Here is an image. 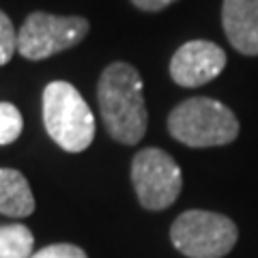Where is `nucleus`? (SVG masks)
Listing matches in <instances>:
<instances>
[{"mask_svg": "<svg viewBox=\"0 0 258 258\" xmlns=\"http://www.w3.org/2000/svg\"><path fill=\"white\" fill-rule=\"evenodd\" d=\"M101 118L108 134L120 144H138L149 125L144 86L138 69L129 62H112L97 84Z\"/></svg>", "mask_w": 258, "mask_h": 258, "instance_id": "f257e3e1", "label": "nucleus"}, {"mask_svg": "<svg viewBox=\"0 0 258 258\" xmlns=\"http://www.w3.org/2000/svg\"><path fill=\"white\" fill-rule=\"evenodd\" d=\"M168 132L174 140L194 149L224 147L237 140L239 118L222 101L211 97H191L170 112Z\"/></svg>", "mask_w": 258, "mask_h": 258, "instance_id": "f03ea898", "label": "nucleus"}, {"mask_svg": "<svg viewBox=\"0 0 258 258\" xmlns=\"http://www.w3.org/2000/svg\"><path fill=\"white\" fill-rule=\"evenodd\" d=\"M43 125L47 136L67 153H82L95 138V116L80 91L62 80L43 91Z\"/></svg>", "mask_w": 258, "mask_h": 258, "instance_id": "7ed1b4c3", "label": "nucleus"}, {"mask_svg": "<svg viewBox=\"0 0 258 258\" xmlns=\"http://www.w3.org/2000/svg\"><path fill=\"white\" fill-rule=\"evenodd\" d=\"M237 237L230 217L203 209L181 213L170 228L172 245L187 258H222L235 247Z\"/></svg>", "mask_w": 258, "mask_h": 258, "instance_id": "20e7f679", "label": "nucleus"}, {"mask_svg": "<svg viewBox=\"0 0 258 258\" xmlns=\"http://www.w3.org/2000/svg\"><path fill=\"white\" fill-rule=\"evenodd\" d=\"M91 24L80 15H52L35 11L18 30V52L28 60H43L78 45Z\"/></svg>", "mask_w": 258, "mask_h": 258, "instance_id": "39448f33", "label": "nucleus"}, {"mask_svg": "<svg viewBox=\"0 0 258 258\" xmlns=\"http://www.w3.org/2000/svg\"><path fill=\"white\" fill-rule=\"evenodd\" d=\"M132 183L140 205L149 211L168 209L181 194L179 164L161 149H142L132 161Z\"/></svg>", "mask_w": 258, "mask_h": 258, "instance_id": "423d86ee", "label": "nucleus"}, {"mask_svg": "<svg viewBox=\"0 0 258 258\" xmlns=\"http://www.w3.org/2000/svg\"><path fill=\"white\" fill-rule=\"evenodd\" d=\"M226 67V52L213 41L194 39L183 43L170 58V78L179 86L196 88L211 82Z\"/></svg>", "mask_w": 258, "mask_h": 258, "instance_id": "0eeeda50", "label": "nucleus"}, {"mask_svg": "<svg viewBox=\"0 0 258 258\" xmlns=\"http://www.w3.org/2000/svg\"><path fill=\"white\" fill-rule=\"evenodd\" d=\"M222 24L237 52L258 56V0H224Z\"/></svg>", "mask_w": 258, "mask_h": 258, "instance_id": "6e6552de", "label": "nucleus"}, {"mask_svg": "<svg viewBox=\"0 0 258 258\" xmlns=\"http://www.w3.org/2000/svg\"><path fill=\"white\" fill-rule=\"evenodd\" d=\"M35 211V196L20 170L0 168V213L9 217H28Z\"/></svg>", "mask_w": 258, "mask_h": 258, "instance_id": "1a4fd4ad", "label": "nucleus"}, {"mask_svg": "<svg viewBox=\"0 0 258 258\" xmlns=\"http://www.w3.org/2000/svg\"><path fill=\"white\" fill-rule=\"evenodd\" d=\"M35 237L24 224L0 226V258H30Z\"/></svg>", "mask_w": 258, "mask_h": 258, "instance_id": "9d476101", "label": "nucleus"}, {"mask_svg": "<svg viewBox=\"0 0 258 258\" xmlns=\"http://www.w3.org/2000/svg\"><path fill=\"white\" fill-rule=\"evenodd\" d=\"M24 120L13 103L0 101V144H11L20 138Z\"/></svg>", "mask_w": 258, "mask_h": 258, "instance_id": "9b49d317", "label": "nucleus"}, {"mask_svg": "<svg viewBox=\"0 0 258 258\" xmlns=\"http://www.w3.org/2000/svg\"><path fill=\"white\" fill-rule=\"evenodd\" d=\"M18 50V32H15L9 15L0 11V67L7 64Z\"/></svg>", "mask_w": 258, "mask_h": 258, "instance_id": "f8f14e48", "label": "nucleus"}, {"mask_svg": "<svg viewBox=\"0 0 258 258\" xmlns=\"http://www.w3.org/2000/svg\"><path fill=\"white\" fill-rule=\"evenodd\" d=\"M30 258H88L86 252L78 245H71V243H54V245H47L43 249L35 252Z\"/></svg>", "mask_w": 258, "mask_h": 258, "instance_id": "ddd939ff", "label": "nucleus"}, {"mask_svg": "<svg viewBox=\"0 0 258 258\" xmlns=\"http://www.w3.org/2000/svg\"><path fill=\"white\" fill-rule=\"evenodd\" d=\"M132 3L142 11H161L166 7H170L172 3H176V0H132Z\"/></svg>", "mask_w": 258, "mask_h": 258, "instance_id": "4468645a", "label": "nucleus"}]
</instances>
